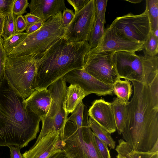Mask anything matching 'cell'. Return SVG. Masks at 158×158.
Masks as SVG:
<instances>
[{"instance_id": "1", "label": "cell", "mask_w": 158, "mask_h": 158, "mask_svg": "<svg viewBox=\"0 0 158 158\" xmlns=\"http://www.w3.org/2000/svg\"><path fill=\"white\" fill-rule=\"evenodd\" d=\"M131 81L134 93L127 104L123 139L132 151L148 152L158 141V102L152 98L149 85Z\"/></svg>"}, {"instance_id": "2", "label": "cell", "mask_w": 158, "mask_h": 158, "mask_svg": "<svg viewBox=\"0 0 158 158\" xmlns=\"http://www.w3.org/2000/svg\"><path fill=\"white\" fill-rule=\"evenodd\" d=\"M24 100L4 79L0 87V147L19 146L21 149L36 138L41 119Z\"/></svg>"}, {"instance_id": "3", "label": "cell", "mask_w": 158, "mask_h": 158, "mask_svg": "<svg viewBox=\"0 0 158 158\" xmlns=\"http://www.w3.org/2000/svg\"><path fill=\"white\" fill-rule=\"evenodd\" d=\"M91 49L88 42H72L63 36L44 52L35 54L36 89L47 88L73 70L83 69L85 56Z\"/></svg>"}, {"instance_id": "4", "label": "cell", "mask_w": 158, "mask_h": 158, "mask_svg": "<svg viewBox=\"0 0 158 158\" xmlns=\"http://www.w3.org/2000/svg\"><path fill=\"white\" fill-rule=\"evenodd\" d=\"M88 110L85 108L83 122L78 127L68 120L61 139L62 152L68 158H102L95 136L88 123Z\"/></svg>"}, {"instance_id": "5", "label": "cell", "mask_w": 158, "mask_h": 158, "mask_svg": "<svg viewBox=\"0 0 158 158\" xmlns=\"http://www.w3.org/2000/svg\"><path fill=\"white\" fill-rule=\"evenodd\" d=\"M143 50V56L132 52L113 53L112 60L120 78L149 85L158 76V55L150 56Z\"/></svg>"}, {"instance_id": "6", "label": "cell", "mask_w": 158, "mask_h": 158, "mask_svg": "<svg viewBox=\"0 0 158 158\" xmlns=\"http://www.w3.org/2000/svg\"><path fill=\"white\" fill-rule=\"evenodd\" d=\"M37 72L34 54L7 56L4 79L14 92L24 100L36 89Z\"/></svg>"}, {"instance_id": "7", "label": "cell", "mask_w": 158, "mask_h": 158, "mask_svg": "<svg viewBox=\"0 0 158 158\" xmlns=\"http://www.w3.org/2000/svg\"><path fill=\"white\" fill-rule=\"evenodd\" d=\"M62 13L60 12L45 21L35 32L28 34L24 40L7 54L19 56L44 52L60 39L65 30L62 23Z\"/></svg>"}, {"instance_id": "8", "label": "cell", "mask_w": 158, "mask_h": 158, "mask_svg": "<svg viewBox=\"0 0 158 158\" xmlns=\"http://www.w3.org/2000/svg\"><path fill=\"white\" fill-rule=\"evenodd\" d=\"M66 83L62 77L48 87L52 99L50 106L46 116L41 120L42 128L35 144L51 132H59L60 138L62 136L69 114L66 107Z\"/></svg>"}, {"instance_id": "9", "label": "cell", "mask_w": 158, "mask_h": 158, "mask_svg": "<svg viewBox=\"0 0 158 158\" xmlns=\"http://www.w3.org/2000/svg\"><path fill=\"white\" fill-rule=\"evenodd\" d=\"M114 52L90 49L85 56L83 70L100 81L113 85L120 78L112 59Z\"/></svg>"}, {"instance_id": "10", "label": "cell", "mask_w": 158, "mask_h": 158, "mask_svg": "<svg viewBox=\"0 0 158 158\" xmlns=\"http://www.w3.org/2000/svg\"><path fill=\"white\" fill-rule=\"evenodd\" d=\"M96 19L94 0H90L74 14L72 21L65 29L64 37L72 42H88Z\"/></svg>"}, {"instance_id": "11", "label": "cell", "mask_w": 158, "mask_h": 158, "mask_svg": "<svg viewBox=\"0 0 158 158\" xmlns=\"http://www.w3.org/2000/svg\"><path fill=\"white\" fill-rule=\"evenodd\" d=\"M115 27L131 40L144 43L151 31L149 19L145 10L141 14L129 13L117 17L110 25Z\"/></svg>"}, {"instance_id": "12", "label": "cell", "mask_w": 158, "mask_h": 158, "mask_svg": "<svg viewBox=\"0 0 158 158\" xmlns=\"http://www.w3.org/2000/svg\"><path fill=\"white\" fill-rule=\"evenodd\" d=\"M144 44L131 40L115 27L110 25L105 29L104 35L98 46L91 49L96 52H135L143 50Z\"/></svg>"}, {"instance_id": "13", "label": "cell", "mask_w": 158, "mask_h": 158, "mask_svg": "<svg viewBox=\"0 0 158 158\" xmlns=\"http://www.w3.org/2000/svg\"><path fill=\"white\" fill-rule=\"evenodd\" d=\"M66 82L79 86L85 96L94 94L98 96L112 95L113 85L98 80L83 69L73 70L63 77Z\"/></svg>"}, {"instance_id": "14", "label": "cell", "mask_w": 158, "mask_h": 158, "mask_svg": "<svg viewBox=\"0 0 158 158\" xmlns=\"http://www.w3.org/2000/svg\"><path fill=\"white\" fill-rule=\"evenodd\" d=\"M62 152L60 133L50 132L22 154L23 158H48L52 154Z\"/></svg>"}, {"instance_id": "15", "label": "cell", "mask_w": 158, "mask_h": 158, "mask_svg": "<svg viewBox=\"0 0 158 158\" xmlns=\"http://www.w3.org/2000/svg\"><path fill=\"white\" fill-rule=\"evenodd\" d=\"M88 115L110 133L117 130L111 103L104 99H97L88 111Z\"/></svg>"}, {"instance_id": "16", "label": "cell", "mask_w": 158, "mask_h": 158, "mask_svg": "<svg viewBox=\"0 0 158 158\" xmlns=\"http://www.w3.org/2000/svg\"><path fill=\"white\" fill-rule=\"evenodd\" d=\"M30 13L44 22L65 8L64 0H31L29 4Z\"/></svg>"}, {"instance_id": "17", "label": "cell", "mask_w": 158, "mask_h": 158, "mask_svg": "<svg viewBox=\"0 0 158 158\" xmlns=\"http://www.w3.org/2000/svg\"><path fill=\"white\" fill-rule=\"evenodd\" d=\"M51 101L50 92L47 88L35 90L24 101L26 106L41 120L47 114Z\"/></svg>"}, {"instance_id": "18", "label": "cell", "mask_w": 158, "mask_h": 158, "mask_svg": "<svg viewBox=\"0 0 158 158\" xmlns=\"http://www.w3.org/2000/svg\"><path fill=\"white\" fill-rule=\"evenodd\" d=\"M128 102H123L117 98L111 103L116 129L119 135L122 134L125 127Z\"/></svg>"}, {"instance_id": "19", "label": "cell", "mask_w": 158, "mask_h": 158, "mask_svg": "<svg viewBox=\"0 0 158 158\" xmlns=\"http://www.w3.org/2000/svg\"><path fill=\"white\" fill-rule=\"evenodd\" d=\"M85 96L79 86L70 84L66 91V107L68 113H71Z\"/></svg>"}, {"instance_id": "20", "label": "cell", "mask_w": 158, "mask_h": 158, "mask_svg": "<svg viewBox=\"0 0 158 158\" xmlns=\"http://www.w3.org/2000/svg\"><path fill=\"white\" fill-rule=\"evenodd\" d=\"M88 123L95 136L105 143L110 149L115 148L116 142L112 137L111 133L90 117L88 119Z\"/></svg>"}, {"instance_id": "21", "label": "cell", "mask_w": 158, "mask_h": 158, "mask_svg": "<svg viewBox=\"0 0 158 158\" xmlns=\"http://www.w3.org/2000/svg\"><path fill=\"white\" fill-rule=\"evenodd\" d=\"M113 86V93L116 95L117 98L123 102H128L133 91L132 85L130 81L127 80H123L118 78Z\"/></svg>"}, {"instance_id": "22", "label": "cell", "mask_w": 158, "mask_h": 158, "mask_svg": "<svg viewBox=\"0 0 158 158\" xmlns=\"http://www.w3.org/2000/svg\"><path fill=\"white\" fill-rule=\"evenodd\" d=\"M150 23L151 31L158 28V0H146L145 10Z\"/></svg>"}, {"instance_id": "23", "label": "cell", "mask_w": 158, "mask_h": 158, "mask_svg": "<svg viewBox=\"0 0 158 158\" xmlns=\"http://www.w3.org/2000/svg\"><path fill=\"white\" fill-rule=\"evenodd\" d=\"M13 3L9 11L4 15L5 19L2 35L3 40L6 39L15 33V20L17 16L13 12Z\"/></svg>"}, {"instance_id": "24", "label": "cell", "mask_w": 158, "mask_h": 158, "mask_svg": "<svg viewBox=\"0 0 158 158\" xmlns=\"http://www.w3.org/2000/svg\"><path fill=\"white\" fill-rule=\"evenodd\" d=\"M104 24L98 17L96 20L88 43L91 49L96 47L102 38L105 32Z\"/></svg>"}, {"instance_id": "25", "label": "cell", "mask_w": 158, "mask_h": 158, "mask_svg": "<svg viewBox=\"0 0 158 158\" xmlns=\"http://www.w3.org/2000/svg\"><path fill=\"white\" fill-rule=\"evenodd\" d=\"M27 35L24 32L15 33L7 39L3 40V47L7 54L20 44Z\"/></svg>"}, {"instance_id": "26", "label": "cell", "mask_w": 158, "mask_h": 158, "mask_svg": "<svg viewBox=\"0 0 158 158\" xmlns=\"http://www.w3.org/2000/svg\"><path fill=\"white\" fill-rule=\"evenodd\" d=\"M143 49L149 56L154 57L158 53V39L150 31L149 35L144 44Z\"/></svg>"}, {"instance_id": "27", "label": "cell", "mask_w": 158, "mask_h": 158, "mask_svg": "<svg viewBox=\"0 0 158 158\" xmlns=\"http://www.w3.org/2000/svg\"><path fill=\"white\" fill-rule=\"evenodd\" d=\"M85 107V105L81 101L71 113L68 120L73 122L77 127H81L83 122Z\"/></svg>"}, {"instance_id": "28", "label": "cell", "mask_w": 158, "mask_h": 158, "mask_svg": "<svg viewBox=\"0 0 158 158\" xmlns=\"http://www.w3.org/2000/svg\"><path fill=\"white\" fill-rule=\"evenodd\" d=\"M107 0H94L96 17L103 24L106 23L105 18Z\"/></svg>"}, {"instance_id": "29", "label": "cell", "mask_w": 158, "mask_h": 158, "mask_svg": "<svg viewBox=\"0 0 158 158\" xmlns=\"http://www.w3.org/2000/svg\"><path fill=\"white\" fill-rule=\"evenodd\" d=\"M3 39L0 36V87L4 79L5 67L7 54L3 46Z\"/></svg>"}, {"instance_id": "30", "label": "cell", "mask_w": 158, "mask_h": 158, "mask_svg": "<svg viewBox=\"0 0 158 158\" xmlns=\"http://www.w3.org/2000/svg\"><path fill=\"white\" fill-rule=\"evenodd\" d=\"M131 148L123 139L118 141V144L116 147L115 150L118 153L117 158H131L129 155Z\"/></svg>"}, {"instance_id": "31", "label": "cell", "mask_w": 158, "mask_h": 158, "mask_svg": "<svg viewBox=\"0 0 158 158\" xmlns=\"http://www.w3.org/2000/svg\"><path fill=\"white\" fill-rule=\"evenodd\" d=\"M29 4L27 0H14L13 5L14 14L16 16L22 15L26 12Z\"/></svg>"}, {"instance_id": "32", "label": "cell", "mask_w": 158, "mask_h": 158, "mask_svg": "<svg viewBox=\"0 0 158 158\" xmlns=\"http://www.w3.org/2000/svg\"><path fill=\"white\" fill-rule=\"evenodd\" d=\"M95 139L99 152L102 158H111L108 146L95 136Z\"/></svg>"}, {"instance_id": "33", "label": "cell", "mask_w": 158, "mask_h": 158, "mask_svg": "<svg viewBox=\"0 0 158 158\" xmlns=\"http://www.w3.org/2000/svg\"><path fill=\"white\" fill-rule=\"evenodd\" d=\"M129 155L131 158H158V152H150L135 151L131 149Z\"/></svg>"}, {"instance_id": "34", "label": "cell", "mask_w": 158, "mask_h": 158, "mask_svg": "<svg viewBox=\"0 0 158 158\" xmlns=\"http://www.w3.org/2000/svg\"><path fill=\"white\" fill-rule=\"evenodd\" d=\"M74 17V13L71 10L66 7L63 10L62 17V23L66 28L72 21Z\"/></svg>"}, {"instance_id": "35", "label": "cell", "mask_w": 158, "mask_h": 158, "mask_svg": "<svg viewBox=\"0 0 158 158\" xmlns=\"http://www.w3.org/2000/svg\"><path fill=\"white\" fill-rule=\"evenodd\" d=\"M27 28V25L24 17L22 15L17 16L15 20V33L23 32Z\"/></svg>"}, {"instance_id": "36", "label": "cell", "mask_w": 158, "mask_h": 158, "mask_svg": "<svg viewBox=\"0 0 158 158\" xmlns=\"http://www.w3.org/2000/svg\"><path fill=\"white\" fill-rule=\"evenodd\" d=\"M90 0H68L67 1L73 8L74 14L83 9Z\"/></svg>"}, {"instance_id": "37", "label": "cell", "mask_w": 158, "mask_h": 158, "mask_svg": "<svg viewBox=\"0 0 158 158\" xmlns=\"http://www.w3.org/2000/svg\"><path fill=\"white\" fill-rule=\"evenodd\" d=\"M14 0H0V14L3 15L10 10Z\"/></svg>"}, {"instance_id": "38", "label": "cell", "mask_w": 158, "mask_h": 158, "mask_svg": "<svg viewBox=\"0 0 158 158\" xmlns=\"http://www.w3.org/2000/svg\"><path fill=\"white\" fill-rule=\"evenodd\" d=\"M24 17L27 25V28L35 23L43 21L38 17L30 13L26 14Z\"/></svg>"}, {"instance_id": "39", "label": "cell", "mask_w": 158, "mask_h": 158, "mask_svg": "<svg viewBox=\"0 0 158 158\" xmlns=\"http://www.w3.org/2000/svg\"><path fill=\"white\" fill-rule=\"evenodd\" d=\"M10 158H23L20 152V148L19 146H9Z\"/></svg>"}, {"instance_id": "40", "label": "cell", "mask_w": 158, "mask_h": 158, "mask_svg": "<svg viewBox=\"0 0 158 158\" xmlns=\"http://www.w3.org/2000/svg\"><path fill=\"white\" fill-rule=\"evenodd\" d=\"M44 22L43 21H41L31 25L27 28L26 33L29 34L37 31L42 27Z\"/></svg>"}, {"instance_id": "41", "label": "cell", "mask_w": 158, "mask_h": 158, "mask_svg": "<svg viewBox=\"0 0 158 158\" xmlns=\"http://www.w3.org/2000/svg\"><path fill=\"white\" fill-rule=\"evenodd\" d=\"M5 16L3 14H0V36H2L4 24Z\"/></svg>"}, {"instance_id": "42", "label": "cell", "mask_w": 158, "mask_h": 158, "mask_svg": "<svg viewBox=\"0 0 158 158\" xmlns=\"http://www.w3.org/2000/svg\"><path fill=\"white\" fill-rule=\"evenodd\" d=\"M48 158H68L62 152H58L52 154Z\"/></svg>"}, {"instance_id": "43", "label": "cell", "mask_w": 158, "mask_h": 158, "mask_svg": "<svg viewBox=\"0 0 158 158\" xmlns=\"http://www.w3.org/2000/svg\"><path fill=\"white\" fill-rule=\"evenodd\" d=\"M158 152V141H157L151 150L148 152Z\"/></svg>"}, {"instance_id": "44", "label": "cell", "mask_w": 158, "mask_h": 158, "mask_svg": "<svg viewBox=\"0 0 158 158\" xmlns=\"http://www.w3.org/2000/svg\"><path fill=\"white\" fill-rule=\"evenodd\" d=\"M126 1L129 2L131 3H138L141 2L142 1V0H126Z\"/></svg>"}, {"instance_id": "45", "label": "cell", "mask_w": 158, "mask_h": 158, "mask_svg": "<svg viewBox=\"0 0 158 158\" xmlns=\"http://www.w3.org/2000/svg\"><path fill=\"white\" fill-rule=\"evenodd\" d=\"M152 32L154 36L156 38L158 39V28L156 29L153 32Z\"/></svg>"}, {"instance_id": "46", "label": "cell", "mask_w": 158, "mask_h": 158, "mask_svg": "<svg viewBox=\"0 0 158 158\" xmlns=\"http://www.w3.org/2000/svg\"><path fill=\"white\" fill-rule=\"evenodd\" d=\"M1 109H2V108H1V105H0V111H1Z\"/></svg>"}, {"instance_id": "47", "label": "cell", "mask_w": 158, "mask_h": 158, "mask_svg": "<svg viewBox=\"0 0 158 158\" xmlns=\"http://www.w3.org/2000/svg\"></svg>"}]
</instances>
